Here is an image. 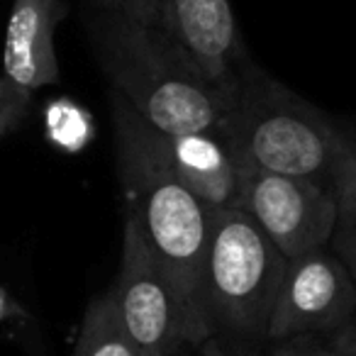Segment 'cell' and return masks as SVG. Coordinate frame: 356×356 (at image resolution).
I'll return each mask as SVG.
<instances>
[{"label":"cell","mask_w":356,"mask_h":356,"mask_svg":"<svg viewBox=\"0 0 356 356\" xmlns=\"http://www.w3.org/2000/svg\"><path fill=\"white\" fill-rule=\"evenodd\" d=\"M110 108L127 210L176 291L191 327V339L200 341L210 334L200 307V288L215 208L173 173L156 144V127L149 120L115 90Z\"/></svg>","instance_id":"1"},{"label":"cell","mask_w":356,"mask_h":356,"mask_svg":"<svg viewBox=\"0 0 356 356\" xmlns=\"http://www.w3.org/2000/svg\"><path fill=\"white\" fill-rule=\"evenodd\" d=\"M81 17L100 71L144 120L168 134H222L237 93L210 83L156 25L95 8Z\"/></svg>","instance_id":"2"},{"label":"cell","mask_w":356,"mask_h":356,"mask_svg":"<svg viewBox=\"0 0 356 356\" xmlns=\"http://www.w3.org/2000/svg\"><path fill=\"white\" fill-rule=\"evenodd\" d=\"M249 168L312 178L334 188L337 166L351 147L307 100L249 61L222 134Z\"/></svg>","instance_id":"3"},{"label":"cell","mask_w":356,"mask_h":356,"mask_svg":"<svg viewBox=\"0 0 356 356\" xmlns=\"http://www.w3.org/2000/svg\"><path fill=\"white\" fill-rule=\"evenodd\" d=\"M288 259L242 208L215 210L200 307L208 330L266 332Z\"/></svg>","instance_id":"4"},{"label":"cell","mask_w":356,"mask_h":356,"mask_svg":"<svg viewBox=\"0 0 356 356\" xmlns=\"http://www.w3.org/2000/svg\"><path fill=\"white\" fill-rule=\"evenodd\" d=\"M113 298L142 356H171L184 341H193L176 291L149 252L129 210L124 213L122 257Z\"/></svg>","instance_id":"5"},{"label":"cell","mask_w":356,"mask_h":356,"mask_svg":"<svg viewBox=\"0 0 356 356\" xmlns=\"http://www.w3.org/2000/svg\"><path fill=\"white\" fill-rule=\"evenodd\" d=\"M237 208L257 220L288 261L325 247L337 222L332 186L249 166H244Z\"/></svg>","instance_id":"6"},{"label":"cell","mask_w":356,"mask_h":356,"mask_svg":"<svg viewBox=\"0 0 356 356\" xmlns=\"http://www.w3.org/2000/svg\"><path fill=\"white\" fill-rule=\"evenodd\" d=\"M356 315V283L337 254L325 247L291 259L266 334L286 339L305 332L339 330Z\"/></svg>","instance_id":"7"},{"label":"cell","mask_w":356,"mask_h":356,"mask_svg":"<svg viewBox=\"0 0 356 356\" xmlns=\"http://www.w3.org/2000/svg\"><path fill=\"white\" fill-rule=\"evenodd\" d=\"M218 88L237 93L244 54L229 0H156L154 22Z\"/></svg>","instance_id":"8"},{"label":"cell","mask_w":356,"mask_h":356,"mask_svg":"<svg viewBox=\"0 0 356 356\" xmlns=\"http://www.w3.org/2000/svg\"><path fill=\"white\" fill-rule=\"evenodd\" d=\"M156 144L173 173L210 208H237L244 163L227 139L213 132L168 134L156 127Z\"/></svg>","instance_id":"9"},{"label":"cell","mask_w":356,"mask_h":356,"mask_svg":"<svg viewBox=\"0 0 356 356\" xmlns=\"http://www.w3.org/2000/svg\"><path fill=\"white\" fill-rule=\"evenodd\" d=\"M66 15V0H13L6 30L3 71L27 90L59 81L54 35Z\"/></svg>","instance_id":"10"},{"label":"cell","mask_w":356,"mask_h":356,"mask_svg":"<svg viewBox=\"0 0 356 356\" xmlns=\"http://www.w3.org/2000/svg\"><path fill=\"white\" fill-rule=\"evenodd\" d=\"M71 356H142L120 320L113 291L90 302Z\"/></svg>","instance_id":"11"},{"label":"cell","mask_w":356,"mask_h":356,"mask_svg":"<svg viewBox=\"0 0 356 356\" xmlns=\"http://www.w3.org/2000/svg\"><path fill=\"white\" fill-rule=\"evenodd\" d=\"M337 222L332 232V247L356 283V149L349 147L337 166Z\"/></svg>","instance_id":"12"},{"label":"cell","mask_w":356,"mask_h":356,"mask_svg":"<svg viewBox=\"0 0 356 356\" xmlns=\"http://www.w3.org/2000/svg\"><path fill=\"white\" fill-rule=\"evenodd\" d=\"M32 90L17 86L6 74L0 76V139L17 127L25 120L30 108Z\"/></svg>","instance_id":"13"},{"label":"cell","mask_w":356,"mask_h":356,"mask_svg":"<svg viewBox=\"0 0 356 356\" xmlns=\"http://www.w3.org/2000/svg\"><path fill=\"white\" fill-rule=\"evenodd\" d=\"M81 8H95V10H118L132 15L142 22H154V6L156 0H79Z\"/></svg>","instance_id":"14"},{"label":"cell","mask_w":356,"mask_h":356,"mask_svg":"<svg viewBox=\"0 0 356 356\" xmlns=\"http://www.w3.org/2000/svg\"><path fill=\"white\" fill-rule=\"evenodd\" d=\"M334 351L346 356H356V315L349 322L334 330Z\"/></svg>","instance_id":"15"},{"label":"cell","mask_w":356,"mask_h":356,"mask_svg":"<svg viewBox=\"0 0 356 356\" xmlns=\"http://www.w3.org/2000/svg\"><path fill=\"white\" fill-rule=\"evenodd\" d=\"M20 305H17L15 300H13L10 296H8L3 288H0V322L3 320H8V317H15V315H20Z\"/></svg>","instance_id":"16"},{"label":"cell","mask_w":356,"mask_h":356,"mask_svg":"<svg viewBox=\"0 0 356 356\" xmlns=\"http://www.w3.org/2000/svg\"><path fill=\"white\" fill-rule=\"evenodd\" d=\"M302 356H346L341 351H300Z\"/></svg>","instance_id":"17"},{"label":"cell","mask_w":356,"mask_h":356,"mask_svg":"<svg viewBox=\"0 0 356 356\" xmlns=\"http://www.w3.org/2000/svg\"><path fill=\"white\" fill-rule=\"evenodd\" d=\"M273 356H302L300 351H296V349H281V351H276Z\"/></svg>","instance_id":"18"}]
</instances>
